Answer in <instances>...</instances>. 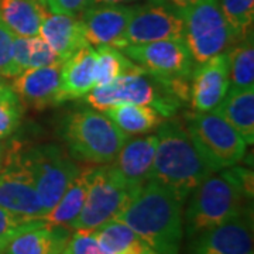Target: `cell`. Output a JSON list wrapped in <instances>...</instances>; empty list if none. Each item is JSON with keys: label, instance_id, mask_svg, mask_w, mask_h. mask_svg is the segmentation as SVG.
I'll return each mask as SVG.
<instances>
[{"label": "cell", "instance_id": "7402d4cb", "mask_svg": "<svg viewBox=\"0 0 254 254\" xmlns=\"http://www.w3.org/2000/svg\"><path fill=\"white\" fill-rule=\"evenodd\" d=\"M96 165L81 167L79 173L73 178L69 187L64 192L61 199L55 203L51 210H48L41 218L43 222L69 227L72 222L79 216L82 208L85 205V199L91 187L92 177Z\"/></svg>", "mask_w": 254, "mask_h": 254}, {"label": "cell", "instance_id": "6da1fadb", "mask_svg": "<svg viewBox=\"0 0 254 254\" xmlns=\"http://www.w3.org/2000/svg\"><path fill=\"white\" fill-rule=\"evenodd\" d=\"M182 215L184 233L192 240L200 233L216 227L245 212L253 199V173L230 167L215 171L192 190Z\"/></svg>", "mask_w": 254, "mask_h": 254}, {"label": "cell", "instance_id": "3957f363", "mask_svg": "<svg viewBox=\"0 0 254 254\" xmlns=\"http://www.w3.org/2000/svg\"><path fill=\"white\" fill-rule=\"evenodd\" d=\"M155 133L158 143L148 181L171 190L185 203L192 190L213 173L178 120L165 119Z\"/></svg>", "mask_w": 254, "mask_h": 254}, {"label": "cell", "instance_id": "d6986e66", "mask_svg": "<svg viewBox=\"0 0 254 254\" xmlns=\"http://www.w3.org/2000/svg\"><path fill=\"white\" fill-rule=\"evenodd\" d=\"M38 36L61 58L63 63L78 50L89 46L81 18L76 16L46 11Z\"/></svg>", "mask_w": 254, "mask_h": 254}, {"label": "cell", "instance_id": "9c48e42d", "mask_svg": "<svg viewBox=\"0 0 254 254\" xmlns=\"http://www.w3.org/2000/svg\"><path fill=\"white\" fill-rule=\"evenodd\" d=\"M23 153L34 177L38 199L46 215L61 199L64 192L79 173L81 165L57 144L23 147Z\"/></svg>", "mask_w": 254, "mask_h": 254}, {"label": "cell", "instance_id": "44dd1931", "mask_svg": "<svg viewBox=\"0 0 254 254\" xmlns=\"http://www.w3.org/2000/svg\"><path fill=\"white\" fill-rule=\"evenodd\" d=\"M216 112L243 137L247 145L254 143V86L229 88Z\"/></svg>", "mask_w": 254, "mask_h": 254}, {"label": "cell", "instance_id": "277c9868", "mask_svg": "<svg viewBox=\"0 0 254 254\" xmlns=\"http://www.w3.org/2000/svg\"><path fill=\"white\" fill-rule=\"evenodd\" d=\"M60 133L73 160L96 165L112 163L128 137L106 115L93 108L68 113Z\"/></svg>", "mask_w": 254, "mask_h": 254}, {"label": "cell", "instance_id": "83f0119b", "mask_svg": "<svg viewBox=\"0 0 254 254\" xmlns=\"http://www.w3.org/2000/svg\"><path fill=\"white\" fill-rule=\"evenodd\" d=\"M96 50V65H95V82L96 86L109 85L120 76L127 73L138 72L143 68L133 63L122 50L115 47H95Z\"/></svg>", "mask_w": 254, "mask_h": 254}, {"label": "cell", "instance_id": "f35d334b", "mask_svg": "<svg viewBox=\"0 0 254 254\" xmlns=\"http://www.w3.org/2000/svg\"><path fill=\"white\" fill-rule=\"evenodd\" d=\"M0 254H3V253H1V252H0Z\"/></svg>", "mask_w": 254, "mask_h": 254}, {"label": "cell", "instance_id": "e575fe53", "mask_svg": "<svg viewBox=\"0 0 254 254\" xmlns=\"http://www.w3.org/2000/svg\"><path fill=\"white\" fill-rule=\"evenodd\" d=\"M138 0H91V6L93 4H127V3H134Z\"/></svg>", "mask_w": 254, "mask_h": 254}, {"label": "cell", "instance_id": "4316f807", "mask_svg": "<svg viewBox=\"0 0 254 254\" xmlns=\"http://www.w3.org/2000/svg\"><path fill=\"white\" fill-rule=\"evenodd\" d=\"M229 61L230 88L254 86V44L253 34L237 41L226 50Z\"/></svg>", "mask_w": 254, "mask_h": 254}, {"label": "cell", "instance_id": "484cf974", "mask_svg": "<svg viewBox=\"0 0 254 254\" xmlns=\"http://www.w3.org/2000/svg\"><path fill=\"white\" fill-rule=\"evenodd\" d=\"M13 63L20 73L28 68L50 66L63 64V61L40 36H16L13 43Z\"/></svg>", "mask_w": 254, "mask_h": 254}, {"label": "cell", "instance_id": "ac0fdd59", "mask_svg": "<svg viewBox=\"0 0 254 254\" xmlns=\"http://www.w3.org/2000/svg\"><path fill=\"white\" fill-rule=\"evenodd\" d=\"M95 65L96 50L92 46L83 47L64 61L60 72L57 105H61L68 100L82 99L96 86Z\"/></svg>", "mask_w": 254, "mask_h": 254}, {"label": "cell", "instance_id": "8fae6325", "mask_svg": "<svg viewBox=\"0 0 254 254\" xmlns=\"http://www.w3.org/2000/svg\"><path fill=\"white\" fill-rule=\"evenodd\" d=\"M0 206L23 218L41 220L44 216L23 145L16 141L6 145L0 167Z\"/></svg>", "mask_w": 254, "mask_h": 254}, {"label": "cell", "instance_id": "4dcf8cb0", "mask_svg": "<svg viewBox=\"0 0 254 254\" xmlns=\"http://www.w3.org/2000/svg\"><path fill=\"white\" fill-rule=\"evenodd\" d=\"M41 220L27 219L11 213L7 209L0 206V252L3 253L9 242L18 233L38 225Z\"/></svg>", "mask_w": 254, "mask_h": 254}, {"label": "cell", "instance_id": "7a4b0ae2", "mask_svg": "<svg viewBox=\"0 0 254 254\" xmlns=\"http://www.w3.org/2000/svg\"><path fill=\"white\" fill-rule=\"evenodd\" d=\"M182 202L171 190L147 181L116 220L134 230L160 254H180L184 239Z\"/></svg>", "mask_w": 254, "mask_h": 254}, {"label": "cell", "instance_id": "d6a6232c", "mask_svg": "<svg viewBox=\"0 0 254 254\" xmlns=\"http://www.w3.org/2000/svg\"><path fill=\"white\" fill-rule=\"evenodd\" d=\"M14 34L0 21V76L14 78L18 72L13 63Z\"/></svg>", "mask_w": 254, "mask_h": 254}, {"label": "cell", "instance_id": "8992f818", "mask_svg": "<svg viewBox=\"0 0 254 254\" xmlns=\"http://www.w3.org/2000/svg\"><path fill=\"white\" fill-rule=\"evenodd\" d=\"M185 130L213 173L235 167L247 153L243 137L215 109L187 116Z\"/></svg>", "mask_w": 254, "mask_h": 254}, {"label": "cell", "instance_id": "ffe728a7", "mask_svg": "<svg viewBox=\"0 0 254 254\" xmlns=\"http://www.w3.org/2000/svg\"><path fill=\"white\" fill-rule=\"evenodd\" d=\"M71 235L69 227L41 220L13 237L3 254H61Z\"/></svg>", "mask_w": 254, "mask_h": 254}, {"label": "cell", "instance_id": "74e56055", "mask_svg": "<svg viewBox=\"0 0 254 254\" xmlns=\"http://www.w3.org/2000/svg\"><path fill=\"white\" fill-rule=\"evenodd\" d=\"M37 1H38V3H41L43 6H46V0H37Z\"/></svg>", "mask_w": 254, "mask_h": 254}, {"label": "cell", "instance_id": "2e32d148", "mask_svg": "<svg viewBox=\"0 0 254 254\" xmlns=\"http://www.w3.org/2000/svg\"><path fill=\"white\" fill-rule=\"evenodd\" d=\"M61 65L63 64L24 69L13 78L10 88L21 103L34 109H46L57 105Z\"/></svg>", "mask_w": 254, "mask_h": 254}, {"label": "cell", "instance_id": "cb8c5ba5", "mask_svg": "<svg viewBox=\"0 0 254 254\" xmlns=\"http://www.w3.org/2000/svg\"><path fill=\"white\" fill-rule=\"evenodd\" d=\"M95 237L112 254H160L120 220H110L93 230Z\"/></svg>", "mask_w": 254, "mask_h": 254}, {"label": "cell", "instance_id": "30bf717a", "mask_svg": "<svg viewBox=\"0 0 254 254\" xmlns=\"http://www.w3.org/2000/svg\"><path fill=\"white\" fill-rule=\"evenodd\" d=\"M185 43L195 64L226 51L233 38L220 9L219 0H195L182 10Z\"/></svg>", "mask_w": 254, "mask_h": 254}, {"label": "cell", "instance_id": "5bb4252c", "mask_svg": "<svg viewBox=\"0 0 254 254\" xmlns=\"http://www.w3.org/2000/svg\"><path fill=\"white\" fill-rule=\"evenodd\" d=\"M190 100L195 112L216 109L230 88L226 51L195 64L190 75Z\"/></svg>", "mask_w": 254, "mask_h": 254}, {"label": "cell", "instance_id": "8d00e7d4", "mask_svg": "<svg viewBox=\"0 0 254 254\" xmlns=\"http://www.w3.org/2000/svg\"><path fill=\"white\" fill-rule=\"evenodd\" d=\"M4 151H6V144L3 141H0V167L3 163V158H4Z\"/></svg>", "mask_w": 254, "mask_h": 254}, {"label": "cell", "instance_id": "7c38bea8", "mask_svg": "<svg viewBox=\"0 0 254 254\" xmlns=\"http://www.w3.org/2000/svg\"><path fill=\"white\" fill-rule=\"evenodd\" d=\"M185 37V21L180 9L167 0H145L137 4L122 40L127 46L147 44L160 40H178Z\"/></svg>", "mask_w": 254, "mask_h": 254}, {"label": "cell", "instance_id": "836d02e7", "mask_svg": "<svg viewBox=\"0 0 254 254\" xmlns=\"http://www.w3.org/2000/svg\"><path fill=\"white\" fill-rule=\"evenodd\" d=\"M91 6V0H46V7L51 13L79 17L82 11Z\"/></svg>", "mask_w": 254, "mask_h": 254}, {"label": "cell", "instance_id": "ba28073f", "mask_svg": "<svg viewBox=\"0 0 254 254\" xmlns=\"http://www.w3.org/2000/svg\"><path fill=\"white\" fill-rule=\"evenodd\" d=\"M122 51L148 73L171 83L184 102L190 99L195 61L184 38L127 46Z\"/></svg>", "mask_w": 254, "mask_h": 254}, {"label": "cell", "instance_id": "4fadbf2b", "mask_svg": "<svg viewBox=\"0 0 254 254\" xmlns=\"http://www.w3.org/2000/svg\"><path fill=\"white\" fill-rule=\"evenodd\" d=\"M190 254H254L252 209L190 240Z\"/></svg>", "mask_w": 254, "mask_h": 254}, {"label": "cell", "instance_id": "f1b7e54d", "mask_svg": "<svg viewBox=\"0 0 254 254\" xmlns=\"http://www.w3.org/2000/svg\"><path fill=\"white\" fill-rule=\"evenodd\" d=\"M233 44L253 34L254 0H219Z\"/></svg>", "mask_w": 254, "mask_h": 254}, {"label": "cell", "instance_id": "f546056e", "mask_svg": "<svg viewBox=\"0 0 254 254\" xmlns=\"http://www.w3.org/2000/svg\"><path fill=\"white\" fill-rule=\"evenodd\" d=\"M23 103L6 82L0 81V141H4L20 126Z\"/></svg>", "mask_w": 254, "mask_h": 254}, {"label": "cell", "instance_id": "1f68e13d", "mask_svg": "<svg viewBox=\"0 0 254 254\" xmlns=\"http://www.w3.org/2000/svg\"><path fill=\"white\" fill-rule=\"evenodd\" d=\"M72 232L73 233L61 254H112L100 245L93 232H88V230H72Z\"/></svg>", "mask_w": 254, "mask_h": 254}, {"label": "cell", "instance_id": "d590c367", "mask_svg": "<svg viewBox=\"0 0 254 254\" xmlns=\"http://www.w3.org/2000/svg\"><path fill=\"white\" fill-rule=\"evenodd\" d=\"M167 1H170L173 6H175L177 9H180L182 11L184 9H187L188 6H190L195 0H167Z\"/></svg>", "mask_w": 254, "mask_h": 254}, {"label": "cell", "instance_id": "e0dca14e", "mask_svg": "<svg viewBox=\"0 0 254 254\" xmlns=\"http://www.w3.org/2000/svg\"><path fill=\"white\" fill-rule=\"evenodd\" d=\"M157 143V134L128 136L110 164L130 185L143 187L150 177Z\"/></svg>", "mask_w": 254, "mask_h": 254}, {"label": "cell", "instance_id": "603a6c76", "mask_svg": "<svg viewBox=\"0 0 254 254\" xmlns=\"http://www.w3.org/2000/svg\"><path fill=\"white\" fill-rule=\"evenodd\" d=\"M37 0H0V21L17 37H34L46 14Z\"/></svg>", "mask_w": 254, "mask_h": 254}, {"label": "cell", "instance_id": "9a60e30c", "mask_svg": "<svg viewBox=\"0 0 254 254\" xmlns=\"http://www.w3.org/2000/svg\"><path fill=\"white\" fill-rule=\"evenodd\" d=\"M134 6L127 4H93L82 11L81 21L88 44L109 46L122 50V40Z\"/></svg>", "mask_w": 254, "mask_h": 254}, {"label": "cell", "instance_id": "d4e9b609", "mask_svg": "<svg viewBox=\"0 0 254 254\" xmlns=\"http://www.w3.org/2000/svg\"><path fill=\"white\" fill-rule=\"evenodd\" d=\"M102 113L106 115L127 136L150 133L165 120L153 108L133 103L116 105L105 109Z\"/></svg>", "mask_w": 254, "mask_h": 254}, {"label": "cell", "instance_id": "5b68a950", "mask_svg": "<svg viewBox=\"0 0 254 254\" xmlns=\"http://www.w3.org/2000/svg\"><path fill=\"white\" fill-rule=\"evenodd\" d=\"M82 99L100 112L125 103L144 105L157 110L164 119L175 116L184 102L171 83L145 69L127 73L109 85L95 86Z\"/></svg>", "mask_w": 254, "mask_h": 254}, {"label": "cell", "instance_id": "52a82bcc", "mask_svg": "<svg viewBox=\"0 0 254 254\" xmlns=\"http://www.w3.org/2000/svg\"><path fill=\"white\" fill-rule=\"evenodd\" d=\"M141 187H133L112 164L96 165L85 205L71 230L93 232L118 216Z\"/></svg>", "mask_w": 254, "mask_h": 254}]
</instances>
